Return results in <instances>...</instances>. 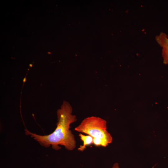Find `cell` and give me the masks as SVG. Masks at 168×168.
Listing matches in <instances>:
<instances>
[{"instance_id":"6da1fadb","label":"cell","mask_w":168,"mask_h":168,"mask_svg":"<svg viewBox=\"0 0 168 168\" xmlns=\"http://www.w3.org/2000/svg\"><path fill=\"white\" fill-rule=\"evenodd\" d=\"M72 108L70 104L64 101L57 114L58 122L54 131L48 135H40L25 129L26 135H29L42 146L48 147L51 146L53 149L58 150L63 146L68 151L73 150L76 142L74 135L70 129V124L77 121L76 116L72 114Z\"/></svg>"},{"instance_id":"7a4b0ae2","label":"cell","mask_w":168,"mask_h":168,"mask_svg":"<svg viewBox=\"0 0 168 168\" xmlns=\"http://www.w3.org/2000/svg\"><path fill=\"white\" fill-rule=\"evenodd\" d=\"M75 130L93 138L102 139L109 144L112 141V138L107 130L106 121L99 117L92 116L85 118L75 128Z\"/></svg>"},{"instance_id":"3957f363","label":"cell","mask_w":168,"mask_h":168,"mask_svg":"<svg viewBox=\"0 0 168 168\" xmlns=\"http://www.w3.org/2000/svg\"><path fill=\"white\" fill-rule=\"evenodd\" d=\"M155 40L157 44L162 48V57L163 63L168 65V36L164 32H161L156 35Z\"/></svg>"},{"instance_id":"277c9868","label":"cell","mask_w":168,"mask_h":168,"mask_svg":"<svg viewBox=\"0 0 168 168\" xmlns=\"http://www.w3.org/2000/svg\"><path fill=\"white\" fill-rule=\"evenodd\" d=\"M79 136L83 142V145H80L78 148L79 151L83 152L87 146L93 144V138L92 137L88 135H83L82 133H80Z\"/></svg>"},{"instance_id":"5b68a950","label":"cell","mask_w":168,"mask_h":168,"mask_svg":"<svg viewBox=\"0 0 168 168\" xmlns=\"http://www.w3.org/2000/svg\"><path fill=\"white\" fill-rule=\"evenodd\" d=\"M93 144L96 146L106 147L109 144L105 140L98 138H93Z\"/></svg>"},{"instance_id":"8992f818","label":"cell","mask_w":168,"mask_h":168,"mask_svg":"<svg viewBox=\"0 0 168 168\" xmlns=\"http://www.w3.org/2000/svg\"><path fill=\"white\" fill-rule=\"evenodd\" d=\"M112 168H119V164L118 163H115L114 164Z\"/></svg>"},{"instance_id":"52a82bcc","label":"cell","mask_w":168,"mask_h":168,"mask_svg":"<svg viewBox=\"0 0 168 168\" xmlns=\"http://www.w3.org/2000/svg\"><path fill=\"white\" fill-rule=\"evenodd\" d=\"M48 53H50V52H48Z\"/></svg>"}]
</instances>
